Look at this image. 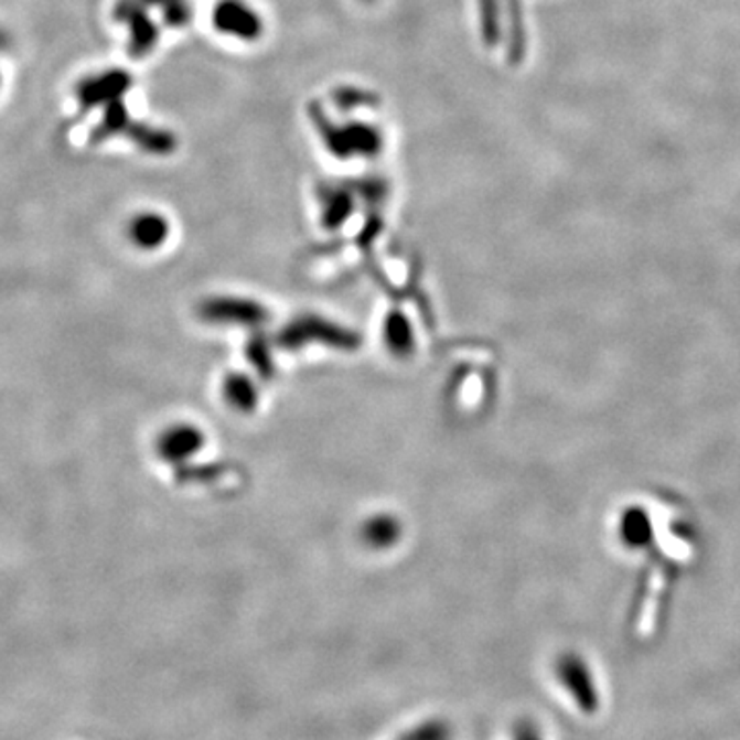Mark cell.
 I'll return each instance as SVG.
<instances>
[{"mask_svg": "<svg viewBox=\"0 0 740 740\" xmlns=\"http://www.w3.org/2000/svg\"><path fill=\"white\" fill-rule=\"evenodd\" d=\"M397 533V523L387 516H377L366 525V537L375 545L389 544Z\"/></svg>", "mask_w": 740, "mask_h": 740, "instance_id": "10", "label": "cell"}, {"mask_svg": "<svg viewBox=\"0 0 740 740\" xmlns=\"http://www.w3.org/2000/svg\"><path fill=\"white\" fill-rule=\"evenodd\" d=\"M128 237L138 249H144V251L159 249L169 237V223L165 216L157 212H142L130 221Z\"/></svg>", "mask_w": 740, "mask_h": 740, "instance_id": "5", "label": "cell"}, {"mask_svg": "<svg viewBox=\"0 0 740 740\" xmlns=\"http://www.w3.org/2000/svg\"><path fill=\"white\" fill-rule=\"evenodd\" d=\"M387 335H389V344L395 350L404 347L408 350L409 347V325L401 318L392 319L389 328H387Z\"/></svg>", "mask_w": 740, "mask_h": 740, "instance_id": "11", "label": "cell"}, {"mask_svg": "<svg viewBox=\"0 0 740 740\" xmlns=\"http://www.w3.org/2000/svg\"><path fill=\"white\" fill-rule=\"evenodd\" d=\"M64 740H92V739H83V737H71V739H64Z\"/></svg>", "mask_w": 740, "mask_h": 740, "instance_id": "13", "label": "cell"}, {"mask_svg": "<svg viewBox=\"0 0 740 740\" xmlns=\"http://www.w3.org/2000/svg\"><path fill=\"white\" fill-rule=\"evenodd\" d=\"M7 46H9V35L0 30V50H4Z\"/></svg>", "mask_w": 740, "mask_h": 740, "instance_id": "12", "label": "cell"}, {"mask_svg": "<svg viewBox=\"0 0 740 740\" xmlns=\"http://www.w3.org/2000/svg\"><path fill=\"white\" fill-rule=\"evenodd\" d=\"M114 15L130 30V44H128L130 56L142 58L151 54L159 40V28L151 17L144 13L142 0H118Z\"/></svg>", "mask_w": 740, "mask_h": 740, "instance_id": "3", "label": "cell"}, {"mask_svg": "<svg viewBox=\"0 0 740 740\" xmlns=\"http://www.w3.org/2000/svg\"><path fill=\"white\" fill-rule=\"evenodd\" d=\"M202 447H204V435L192 423L169 426L157 440L159 457L169 463H183L190 457L200 453Z\"/></svg>", "mask_w": 740, "mask_h": 740, "instance_id": "4", "label": "cell"}, {"mask_svg": "<svg viewBox=\"0 0 740 740\" xmlns=\"http://www.w3.org/2000/svg\"><path fill=\"white\" fill-rule=\"evenodd\" d=\"M225 397L228 404L239 409H249L256 404V389L249 378L233 375L225 383Z\"/></svg>", "mask_w": 740, "mask_h": 740, "instance_id": "8", "label": "cell"}, {"mask_svg": "<svg viewBox=\"0 0 740 740\" xmlns=\"http://www.w3.org/2000/svg\"><path fill=\"white\" fill-rule=\"evenodd\" d=\"M130 124L132 121L128 118V109L124 106V101L121 99L120 101H114V104L104 107V118L93 130L92 142H104L107 138L116 137V135H126Z\"/></svg>", "mask_w": 740, "mask_h": 740, "instance_id": "7", "label": "cell"}, {"mask_svg": "<svg viewBox=\"0 0 740 740\" xmlns=\"http://www.w3.org/2000/svg\"><path fill=\"white\" fill-rule=\"evenodd\" d=\"M212 25L223 35L239 42H257L266 31V19L251 2L218 0L212 9Z\"/></svg>", "mask_w": 740, "mask_h": 740, "instance_id": "1", "label": "cell"}, {"mask_svg": "<svg viewBox=\"0 0 740 740\" xmlns=\"http://www.w3.org/2000/svg\"><path fill=\"white\" fill-rule=\"evenodd\" d=\"M126 137L130 138L137 144L140 151L151 152V154H169L175 149V138L171 132L152 128L149 124L132 121L126 130Z\"/></svg>", "mask_w": 740, "mask_h": 740, "instance_id": "6", "label": "cell"}, {"mask_svg": "<svg viewBox=\"0 0 740 740\" xmlns=\"http://www.w3.org/2000/svg\"><path fill=\"white\" fill-rule=\"evenodd\" d=\"M130 87H132V76L126 71H118V68L106 71V73L89 76L78 83L76 101L83 111H89L95 107H106L114 101H120Z\"/></svg>", "mask_w": 740, "mask_h": 740, "instance_id": "2", "label": "cell"}, {"mask_svg": "<svg viewBox=\"0 0 740 740\" xmlns=\"http://www.w3.org/2000/svg\"><path fill=\"white\" fill-rule=\"evenodd\" d=\"M144 7H161L163 21L171 28H182L190 21V2L187 0H142Z\"/></svg>", "mask_w": 740, "mask_h": 740, "instance_id": "9", "label": "cell"}]
</instances>
